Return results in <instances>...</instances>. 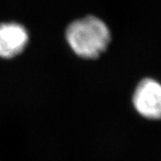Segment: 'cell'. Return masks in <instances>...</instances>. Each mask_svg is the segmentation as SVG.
I'll use <instances>...</instances> for the list:
<instances>
[{"label":"cell","instance_id":"obj_2","mask_svg":"<svg viewBox=\"0 0 161 161\" xmlns=\"http://www.w3.org/2000/svg\"><path fill=\"white\" fill-rule=\"evenodd\" d=\"M132 105L142 116L148 119H161V83L146 78L135 88Z\"/></svg>","mask_w":161,"mask_h":161},{"label":"cell","instance_id":"obj_1","mask_svg":"<svg viewBox=\"0 0 161 161\" xmlns=\"http://www.w3.org/2000/svg\"><path fill=\"white\" fill-rule=\"evenodd\" d=\"M65 40L79 58L96 59L107 50L111 41V32L100 18L88 15L70 23L65 31Z\"/></svg>","mask_w":161,"mask_h":161},{"label":"cell","instance_id":"obj_3","mask_svg":"<svg viewBox=\"0 0 161 161\" xmlns=\"http://www.w3.org/2000/svg\"><path fill=\"white\" fill-rule=\"evenodd\" d=\"M27 29L21 23H0V58L11 59L22 54L29 43Z\"/></svg>","mask_w":161,"mask_h":161}]
</instances>
